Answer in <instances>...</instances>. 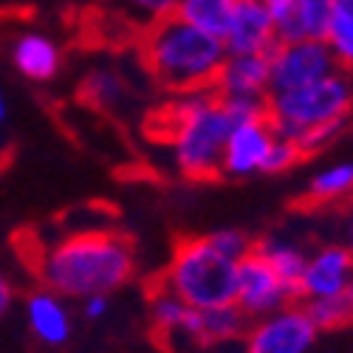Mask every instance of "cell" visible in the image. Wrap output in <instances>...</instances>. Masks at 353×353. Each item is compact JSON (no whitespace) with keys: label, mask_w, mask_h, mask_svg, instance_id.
I'll return each instance as SVG.
<instances>
[{"label":"cell","mask_w":353,"mask_h":353,"mask_svg":"<svg viewBox=\"0 0 353 353\" xmlns=\"http://www.w3.org/2000/svg\"><path fill=\"white\" fill-rule=\"evenodd\" d=\"M303 156H305V153L300 150L297 141H291V139H285V136H277V139L272 141V147H269L266 161H263V170H260V172H269V175L288 172Z\"/></svg>","instance_id":"cell-24"},{"label":"cell","mask_w":353,"mask_h":353,"mask_svg":"<svg viewBox=\"0 0 353 353\" xmlns=\"http://www.w3.org/2000/svg\"><path fill=\"white\" fill-rule=\"evenodd\" d=\"M263 3H266V9L272 12V17H274V23L294 6V0H263Z\"/></svg>","instance_id":"cell-30"},{"label":"cell","mask_w":353,"mask_h":353,"mask_svg":"<svg viewBox=\"0 0 353 353\" xmlns=\"http://www.w3.org/2000/svg\"><path fill=\"white\" fill-rule=\"evenodd\" d=\"M274 139H277V133L269 119L234 125L226 139V147H223L221 175H229V179H249V175L260 172Z\"/></svg>","instance_id":"cell-11"},{"label":"cell","mask_w":353,"mask_h":353,"mask_svg":"<svg viewBox=\"0 0 353 353\" xmlns=\"http://www.w3.org/2000/svg\"><path fill=\"white\" fill-rule=\"evenodd\" d=\"M353 113V71L336 68L311 85L266 97V116L277 136L300 144L305 156L325 150Z\"/></svg>","instance_id":"cell-2"},{"label":"cell","mask_w":353,"mask_h":353,"mask_svg":"<svg viewBox=\"0 0 353 353\" xmlns=\"http://www.w3.org/2000/svg\"><path fill=\"white\" fill-rule=\"evenodd\" d=\"M305 198L314 203H334L353 198V161H334L319 167L305 187Z\"/></svg>","instance_id":"cell-20"},{"label":"cell","mask_w":353,"mask_h":353,"mask_svg":"<svg viewBox=\"0 0 353 353\" xmlns=\"http://www.w3.org/2000/svg\"><path fill=\"white\" fill-rule=\"evenodd\" d=\"M6 116H9V102H6L3 91H0V125H3V122H6Z\"/></svg>","instance_id":"cell-32"},{"label":"cell","mask_w":353,"mask_h":353,"mask_svg":"<svg viewBox=\"0 0 353 353\" xmlns=\"http://www.w3.org/2000/svg\"><path fill=\"white\" fill-rule=\"evenodd\" d=\"M164 122L172 164L181 175H187L190 181H210L221 175L232 122L212 88L175 94Z\"/></svg>","instance_id":"cell-4"},{"label":"cell","mask_w":353,"mask_h":353,"mask_svg":"<svg viewBox=\"0 0 353 353\" xmlns=\"http://www.w3.org/2000/svg\"><path fill=\"white\" fill-rule=\"evenodd\" d=\"M226 116L232 128L234 125H243V122H257V119H269L266 116V99L260 97H229V99H221Z\"/></svg>","instance_id":"cell-26"},{"label":"cell","mask_w":353,"mask_h":353,"mask_svg":"<svg viewBox=\"0 0 353 353\" xmlns=\"http://www.w3.org/2000/svg\"><path fill=\"white\" fill-rule=\"evenodd\" d=\"M303 305H305V314L311 316L316 331H334V328H342V325H347V322H353V303H350L347 294L308 300Z\"/></svg>","instance_id":"cell-23"},{"label":"cell","mask_w":353,"mask_h":353,"mask_svg":"<svg viewBox=\"0 0 353 353\" xmlns=\"http://www.w3.org/2000/svg\"><path fill=\"white\" fill-rule=\"evenodd\" d=\"M108 311H110V297L108 294H91V297L82 300V316L91 319V322L102 319Z\"/></svg>","instance_id":"cell-28"},{"label":"cell","mask_w":353,"mask_h":353,"mask_svg":"<svg viewBox=\"0 0 353 353\" xmlns=\"http://www.w3.org/2000/svg\"><path fill=\"white\" fill-rule=\"evenodd\" d=\"M249 322L252 319L238 305H234V303L198 311L195 342L198 345H223V342L243 339V334L249 331Z\"/></svg>","instance_id":"cell-17"},{"label":"cell","mask_w":353,"mask_h":353,"mask_svg":"<svg viewBox=\"0 0 353 353\" xmlns=\"http://www.w3.org/2000/svg\"><path fill=\"white\" fill-rule=\"evenodd\" d=\"M150 322H153V331L164 342H172V339L195 342L198 311L190 308L181 297H175L164 285L153 288V294H150Z\"/></svg>","instance_id":"cell-16"},{"label":"cell","mask_w":353,"mask_h":353,"mask_svg":"<svg viewBox=\"0 0 353 353\" xmlns=\"http://www.w3.org/2000/svg\"><path fill=\"white\" fill-rule=\"evenodd\" d=\"M26 322L32 328V334L43 345H51V347L65 345L71 336V314L63 297L43 285L26 297Z\"/></svg>","instance_id":"cell-14"},{"label":"cell","mask_w":353,"mask_h":353,"mask_svg":"<svg viewBox=\"0 0 353 353\" xmlns=\"http://www.w3.org/2000/svg\"><path fill=\"white\" fill-rule=\"evenodd\" d=\"M277 46L274 17L263 0H238L223 34L226 54H269Z\"/></svg>","instance_id":"cell-10"},{"label":"cell","mask_w":353,"mask_h":353,"mask_svg":"<svg viewBox=\"0 0 353 353\" xmlns=\"http://www.w3.org/2000/svg\"><path fill=\"white\" fill-rule=\"evenodd\" d=\"M234 6H238V0H181L175 14L201 32L223 40Z\"/></svg>","instance_id":"cell-19"},{"label":"cell","mask_w":353,"mask_h":353,"mask_svg":"<svg viewBox=\"0 0 353 353\" xmlns=\"http://www.w3.org/2000/svg\"><path fill=\"white\" fill-rule=\"evenodd\" d=\"M207 241L212 243V249H218L223 257H229L234 263H241L254 249L252 238L241 229H215L212 234H207Z\"/></svg>","instance_id":"cell-25"},{"label":"cell","mask_w":353,"mask_h":353,"mask_svg":"<svg viewBox=\"0 0 353 353\" xmlns=\"http://www.w3.org/2000/svg\"><path fill=\"white\" fill-rule=\"evenodd\" d=\"M136 272L133 243L119 232L91 229L74 232L43 246L34 254V274L43 288L63 300H85L91 294H110L130 283Z\"/></svg>","instance_id":"cell-1"},{"label":"cell","mask_w":353,"mask_h":353,"mask_svg":"<svg viewBox=\"0 0 353 353\" xmlns=\"http://www.w3.org/2000/svg\"><path fill=\"white\" fill-rule=\"evenodd\" d=\"M331 9H334V0H294V6L274 23L277 43L325 40Z\"/></svg>","instance_id":"cell-15"},{"label":"cell","mask_w":353,"mask_h":353,"mask_svg":"<svg viewBox=\"0 0 353 353\" xmlns=\"http://www.w3.org/2000/svg\"><path fill=\"white\" fill-rule=\"evenodd\" d=\"M325 46L331 48L339 68L353 71V0H334Z\"/></svg>","instance_id":"cell-22"},{"label":"cell","mask_w":353,"mask_h":353,"mask_svg":"<svg viewBox=\"0 0 353 353\" xmlns=\"http://www.w3.org/2000/svg\"><path fill=\"white\" fill-rule=\"evenodd\" d=\"M12 65L32 82H48L63 68V48L43 32H26L12 43Z\"/></svg>","instance_id":"cell-13"},{"label":"cell","mask_w":353,"mask_h":353,"mask_svg":"<svg viewBox=\"0 0 353 353\" xmlns=\"http://www.w3.org/2000/svg\"><path fill=\"white\" fill-rule=\"evenodd\" d=\"M347 297H350V303H353V283H350V288H347Z\"/></svg>","instance_id":"cell-33"},{"label":"cell","mask_w":353,"mask_h":353,"mask_svg":"<svg viewBox=\"0 0 353 353\" xmlns=\"http://www.w3.org/2000/svg\"><path fill=\"white\" fill-rule=\"evenodd\" d=\"M339 65L334 60L325 40H300V43H277L269 51V94L291 91V88L311 85L322 77L334 74Z\"/></svg>","instance_id":"cell-8"},{"label":"cell","mask_w":353,"mask_h":353,"mask_svg":"<svg viewBox=\"0 0 353 353\" xmlns=\"http://www.w3.org/2000/svg\"><path fill=\"white\" fill-rule=\"evenodd\" d=\"M79 97L91 108L113 110V108H119L125 102L128 85H125L119 71H113V68H94V71H88V77L82 79Z\"/></svg>","instance_id":"cell-21"},{"label":"cell","mask_w":353,"mask_h":353,"mask_svg":"<svg viewBox=\"0 0 353 353\" xmlns=\"http://www.w3.org/2000/svg\"><path fill=\"white\" fill-rule=\"evenodd\" d=\"M342 246H347L353 252V207L347 210V215L342 221Z\"/></svg>","instance_id":"cell-31"},{"label":"cell","mask_w":353,"mask_h":353,"mask_svg":"<svg viewBox=\"0 0 353 353\" xmlns=\"http://www.w3.org/2000/svg\"><path fill=\"white\" fill-rule=\"evenodd\" d=\"M234 277L238 263L212 249L203 234V238H187L172 249L159 285L181 297L190 308L207 311L234 303Z\"/></svg>","instance_id":"cell-5"},{"label":"cell","mask_w":353,"mask_h":353,"mask_svg":"<svg viewBox=\"0 0 353 353\" xmlns=\"http://www.w3.org/2000/svg\"><path fill=\"white\" fill-rule=\"evenodd\" d=\"M316 328L303 303H291L269 316L249 322L243 353H308L316 342Z\"/></svg>","instance_id":"cell-6"},{"label":"cell","mask_w":353,"mask_h":353,"mask_svg":"<svg viewBox=\"0 0 353 353\" xmlns=\"http://www.w3.org/2000/svg\"><path fill=\"white\" fill-rule=\"evenodd\" d=\"M141 57L150 77L170 94L212 88L226 48L223 40L184 23L179 14L153 20L141 40Z\"/></svg>","instance_id":"cell-3"},{"label":"cell","mask_w":353,"mask_h":353,"mask_svg":"<svg viewBox=\"0 0 353 353\" xmlns=\"http://www.w3.org/2000/svg\"><path fill=\"white\" fill-rule=\"evenodd\" d=\"M269 54H226V60L212 82L218 99L229 97H269Z\"/></svg>","instance_id":"cell-12"},{"label":"cell","mask_w":353,"mask_h":353,"mask_svg":"<svg viewBox=\"0 0 353 353\" xmlns=\"http://www.w3.org/2000/svg\"><path fill=\"white\" fill-rule=\"evenodd\" d=\"M179 3H181V0H130V6H133L139 14L150 17V20H161V17L175 14Z\"/></svg>","instance_id":"cell-27"},{"label":"cell","mask_w":353,"mask_h":353,"mask_svg":"<svg viewBox=\"0 0 353 353\" xmlns=\"http://www.w3.org/2000/svg\"><path fill=\"white\" fill-rule=\"evenodd\" d=\"M291 303H297V291L285 285L277 272L266 263L260 252H249L238 263V277H234V305L249 319L269 316Z\"/></svg>","instance_id":"cell-7"},{"label":"cell","mask_w":353,"mask_h":353,"mask_svg":"<svg viewBox=\"0 0 353 353\" xmlns=\"http://www.w3.org/2000/svg\"><path fill=\"white\" fill-rule=\"evenodd\" d=\"M254 252H260L266 257V263L277 272V277L297 291V283L303 277L305 260H308V252L297 241H288L283 234H269V238L254 243Z\"/></svg>","instance_id":"cell-18"},{"label":"cell","mask_w":353,"mask_h":353,"mask_svg":"<svg viewBox=\"0 0 353 353\" xmlns=\"http://www.w3.org/2000/svg\"><path fill=\"white\" fill-rule=\"evenodd\" d=\"M353 283V252L342 243H328L308 254L303 277L297 283V300H322L347 294Z\"/></svg>","instance_id":"cell-9"},{"label":"cell","mask_w":353,"mask_h":353,"mask_svg":"<svg viewBox=\"0 0 353 353\" xmlns=\"http://www.w3.org/2000/svg\"><path fill=\"white\" fill-rule=\"evenodd\" d=\"M12 305H14V283L9 280L6 272H0V319L9 314Z\"/></svg>","instance_id":"cell-29"}]
</instances>
